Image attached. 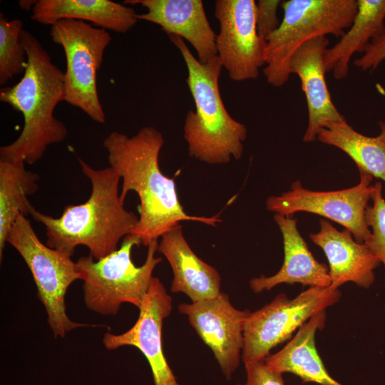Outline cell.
I'll list each match as a JSON object with an SVG mask.
<instances>
[{"label": "cell", "mask_w": 385, "mask_h": 385, "mask_svg": "<svg viewBox=\"0 0 385 385\" xmlns=\"http://www.w3.org/2000/svg\"><path fill=\"white\" fill-rule=\"evenodd\" d=\"M164 142L158 129L145 126L131 137L112 132L103 143L110 167L123 181L121 200L124 202L130 191L138 196L139 220L131 235L147 247L182 221H197L212 226L221 221L215 217L192 216L185 212L175 180L165 176L159 167Z\"/></svg>", "instance_id": "1"}, {"label": "cell", "mask_w": 385, "mask_h": 385, "mask_svg": "<svg viewBox=\"0 0 385 385\" xmlns=\"http://www.w3.org/2000/svg\"><path fill=\"white\" fill-rule=\"evenodd\" d=\"M20 39L26 68L17 83L1 89L0 101L23 115L24 126L15 140L1 146L0 160L34 165L49 145L68 135L66 126L54 116L56 106L64 101V72L31 32L23 29Z\"/></svg>", "instance_id": "2"}, {"label": "cell", "mask_w": 385, "mask_h": 385, "mask_svg": "<svg viewBox=\"0 0 385 385\" xmlns=\"http://www.w3.org/2000/svg\"><path fill=\"white\" fill-rule=\"evenodd\" d=\"M81 171L91 183L88 199L65 207L59 217L38 211L32 205L30 215L46 227V245L71 257L76 247H86L95 260L102 259L118 248L131 235L139 217L127 210L120 197V177L110 166L96 169L78 158Z\"/></svg>", "instance_id": "3"}, {"label": "cell", "mask_w": 385, "mask_h": 385, "mask_svg": "<svg viewBox=\"0 0 385 385\" xmlns=\"http://www.w3.org/2000/svg\"><path fill=\"white\" fill-rule=\"evenodd\" d=\"M168 36L185 63L186 83L195 106V111L186 113L183 126L190 156L210 165L240 160L247 130L229 114L223 103L219 88L222 66L218 56L202 63L182 38Z\"/></svg>", "instance_id": "4"}, {"label": "cell", "mask_w": 385, "mask_h": 385, "mask_svg": "<svg viewBox=\"0 0 385 385\" xmlns=\"http://www.w3.org/2000/svg\"><path fill=\"white\" fill-rule=\"evenodd\" d=\"M284 16L265 41L263 73L274 87L284 85L291 74L295 52L314 38H341L357 12V0H288L281 4Z\"/></svg>", "instance_id": "5"}, {"label": "cell", "mask_w": 385, "mask_h": 385, "mask_svg": "<svg viewBox=\"0 0 385 385\" xmlns=\"http://www.w3.org/2000/svg\"><path fill=\"white\" fill-rule=\"evenodd\" d=\"M140 245L137 236L129 235L115 251L102 259L97 260L89 255L78 260L83 299L88 309L102 315H115L123 303L139 308L153 270L162 260L155 257L158 242L154 240L148 246L145 262L139 267L135 265L131 252L134 246Z\"/></svg>", "instance_id": "6"}, {"label": "cell", "mask_w": 385, "mask_h": 385, "mask_svg": "<svg viewBox=\"0 0 385 385\" xmlns=\"http://www.w3.org/2000/svg\"><path fill=\"white\" fill-rule=\"evenodd\" d=\"M6 242L22 257L32 274L37 297L43 304L47 322L55 337H64L71 330L93 327L73 322L66 311L65 297L69 286L81 279L77 262L71 257L43 244L31 222L19 215L11 227Z\"/></svg>", "instance_id": "7"}, {"label": "cell", "mask_w": 385, "mask_h": 385, "mask_svg": "<svg viewBox=\"0 0 385 385\" xmlns=\"http://www.w3.org/2000/svg\"><path fill=\"white\" fill-rule=\"evenodd\" d=\"M52 41L65 53L64 101L78 108L93 120L106 118L97 90V71L112 38L107 30L82 21L63 19L51 26Z\"/></svg>", "instance_id": "8"}, {"label": "cell", "mask_w": 385, "mask_h": 385, "mask_svg": "<svg viewBox=\"0 0 385 385\" xmlns=\"http://www.w3.org/2000/svg\"><path fill=\"white\" fill-rule=\"evenodd\" d=\"M339 289L312 287L294 299L284 293L262 308L250 312L243 329L242 359L245 364L264 361L270 351L289 339L314 314L337 303Z\"/></svg>", "instance_id": "9"}, {"label": "cell", "mask_w": 385, "mask_h": 385, "mask_svg": "<svg viewBox=\"0 0 385 385\" xmlns=\"http://www.w3.org/2000/svg\"><path fill=\"white\" fill-rule=\"evenodd\" d=\"M359 172L360 180L356 185L338 190H310L304 188L300 181L295 180L289 190L267 197L266 208L287 217L299 212L322 216L350 231L357 242L364 243L371 235L365 214L371 199L374 177L364 171Z\"/></svg>", "instance_id": "10"}, {"label": "cell", "mask_w": 385, "mask_h": 385, "mask_svg": "<svg viewBox=\"0 0 385 385\" xmlns=\"http://www.w3.org/2000/svg\"><path fill=\"white\" fill-rule=\"evenodd\" d=\"M254 0H216L215 16L220 31L216 49L231 80L256 79L265 65V41L259 35Z\"/></svg>", "instance_id": "11"}, {"label": "cell", "mask_w": 385, "mask_h": 385, "mask_svg": "<svg viewBox=\"0 0 385 385\" xmlns=\"http://www.w3.org/2000/svg\"><path fill=\"white\" fill-rule=\"evenodd\" d=\"M178 310L188 316L190 325L212 350L225 378L230 379L242 358L244 324L250 312L235 308L223 292L215 298L182 303Z\"/></svg>", "instance_id": "12"}, {"label": "cell", "mask_w": 385, "mask_h": 385, "mask_svg": "<svg viewBox=\"0 0 385 385\" xmlns=\"http://www.w3.org/2000/svg\"><path fill=\"white\" fill-rule=\"evenodd\" d=\"M138 309V319L131 328L120 334H104V346L108 350L123 346L137 348L149 363L155 385H180L166 361L162 344L163 322L171 312L172 298L158 277L152 278Z\"/></svg>", "instance_id": "13"}, {"label": "cell", "mask_w": 385, "mask_h": 385, "mask_svg": "<svg viewBox=\"0 0 385 385\" xmlns=\"http://www.w3.org/2000/svg\"><path fill=\"white\" fill-rule=\"evenodd\" d=\"M124 4H140L147 9L138 20L155 24L168 34L188 41L197 59L206 63L217 56L216 34L207 18L201 0H127Z\"/></svg>", "instance_id": "14"}, {"label": "cell", "mask_w": 385, "mask_h": 385, "mask_svg": "<svg viewBox=\"0 0 385 385\" xmlns=\"http://www.w3.org/2000/svg\"><path fill=\"white\" fill-rule=\"evenodd\" d=\"M329 43L327 36L311 40L295 52L291 61V74L298 76L307 101L305 143L315 141L319 132L327 124L346 119L332 102L326 82L324 57Z\"/></svg>", "instance_id": "15"}, {"label": "cell", "mask_w": 385, "mask_h": 385, "mask_svg": "<svg viewBox=\"0 0 385 385\" xmlns=\"http://www.w3.org/2000/svg\"><path fill=\"white\" fill-rule=\"evenodd\" d=\"M310 240L324 252L329 262L331 287L346 282L369 288L375 280L374 270L381 262L365 243L357 242L350 231L334 227L327 219L319 220V230Z\"/></svg>", "instance_id": "16"}, {"label": "cell", "mask_w": 385, "mask_h": 385, "mask_svg": "<svg viewBox=\"0 0 385 385\" xmlns=\"http://www.w3.org/2000/svg\"><path fill=\"white\" fill-rule=\"evenodd\" d=\"M274 220L282 235L283 264L272 276H261L250 279V287L253 292L270 291L282 283H299L309 287H329V269L326 265L319 262L309 251L297 228V219L274 214Z\"/></svg>", "instance_id": "17"}, {"label": "cell", "mask_w": 385, "mask_h": 385, "mask_svg": "<svg viewBox=\"0 0 385 385\" xmlns=\"http://www.w3.org/2000/svg\"><path fill=\"white\" fill-rule=\"evenodd\" d=\"M158 251L171 266L172 292H183L192 302L215 298L221 292L219 272L192 251L183 235L181 225L160 237Z\"/></svg>", "instance_id": "18"}, {"label": "cell", "mask_w": 385, "mask_h": 385, "mask_svg": "<svg viewBox=\"0 0 385 385\" xmlns=\"http://www.w3.org/2000/svg\"><path fill=\"white\" fill-rule=\"evenodd\" d=\"M31 13L32 20L44 25L74 19L120 34L129 31L139 21L133 8L110 0H37Z\"/></svg>", "instance_id": "19"}, {"label": "cell", "mask_w": 385, "mask_h": 385, "mask_svg": "<svg viewBox=\"0 0 385 385\" xmlns=\"http://www.w3.org/2000/svg\"><path fill=\"white\" fill-rule=\"evenodd\" d=\"M325 320V311L314 314L284 347L265 359L266 366L282 374H294L304 382L342 385L329 374L316 348L315 334L324 328Z\"/></svg>", "instance_id": "20"}, {"label": "cell", "mask_w": 385, "mask_h": 385, "mask_svg": "<svg viewBox=\"0 0 385 385\" xmlns=\"http://www.w3.org/2000/svg\"><path fill=\"white\" fill-rule=\"evenodd\" d=\"M357 12L344 34L327 48L324 64L337 80L349 73V63L355 53H364L369 44L385 31V0H357Z\"/></svg>", "instance_id": "21"}, {"label": "cell", "mask_w": 385, "mask_h": 385, "mask_svg": "<svg viewBox=\"0 0 385 385\" xmlns=\"http://www.w3.org/2000/svg\"><path fill=\"white\" fill-rule=\"evenodd\" d=\"M380 133L369 137L356 131L346 119L327 124L317 140L345 153L358 170L385 182V120L379 122Z\"/></svg>", "instance_id": "22"}, {"label": "cell", "mask_w": 385, "mask_h": 385, "mask_svg": "<svg viewBox=\"0 0 385 385\" xmlns=\"http://www.w3.org/2000/svg\"><path fill=\"white\" fill-rule=\"evenodd\" d=\"M18 164L0 160V260L7 235L19 215H30L28 196L38 189L39 176Z\"/></svg>", "instance_id": "23"}, {"label": "cell", "mask_w": 385, "mask_h": 385, "mask_svg": "<svg viewBox=\"0 0 385 385\" xmlns=\"http://www.w3.org/2000/svg\"><path fill=\"white\" fill-rule=\"evenodd\" d=\"M23 22L8 20L0 14V85H5L14 76L24 73L27 55L21 41Z\"/></svg>", "instance_id": "24"}, {"label": "cell", "mask_w": 385, "mask_h": 385, "mask_svg": "<svg viewBox=\"0 0 385 385\" xmlns=\"http://www.w3.org/2000/svg\"><path fill=\"white\" fill-rule=\"evenodd\" d=\"M371 199L373 204L367 207L365 218L372 231L364 243L385 267V199L380 181L373 185Z\"/></svg>", "instance_id": "25"}, {"label": "cell", "mask_w": 385, "mask_h": 385, "mask_svg": "<svg viewBox=\"0 0 385 385\" xmlns=\"http://www.w3.org/2000/svg\"><path fill=\"white\" fill-rule=\"evenodd\" d=\"M279 0H260L256 6L257 28L259 35L265 40L279 26L277 11Z\"/></svg>", "instance_id": "26"}, {"label": "cell", "mask_w": 385, "mask_h": 385, "mask_svg": "<svg viewBox=\"0 0 385 385\" xmlns=\"http://www.w3.org/2000/svg\"><path fill=\"white\" fill-rule=\"evenodd\" d=\"M246 382L237 385H284L282 374L269 369L264 361L245 364Z\"/></svg>", "instance_id": "27"}, {"label": "cell", "mask_w": 385, "mask_h": 385, "mask_svg": "<svg viewBox=\"0 0 385 385\" xmlns=\"http://www.w3.org/2000/svg\"><path fill=\"white\" fill-rule=\"evenodd\" d=\"M385 61V31L366 47L364 54L354 63L362 71H374Z\"/></svg>", "instance_id": "28"}, {"label": "cell", "mask_w": 385, "mask_h": 385, "mask_svg": "<svg viewBox=\"0 0 385 385\" xmlns=\"http://www.w3.org/2000/svg\"><path fill=\"white\" fill-rule=\"evenodd\" d=\"M37 1L21 0L19 1V6L21 9L31 10Z\"/></svg>", "instance_id": "29"}]
</instances>
